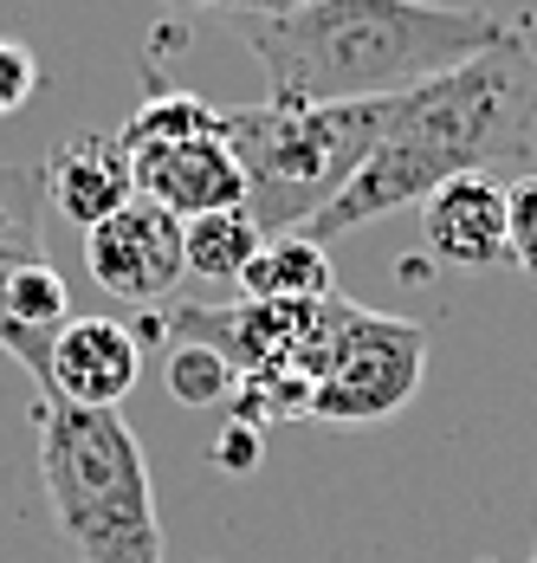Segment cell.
Instances as JSON below:
<instances>
[{
	"mask_svg": "<svg viewBox=\"0 0 537 563\" xmlns=\"http://www.w3.org/2000/svg\"><path fill=\"white\" fill-rule=\"evenodd\" d=\"M33 91H40V58H33V46L0 40V117H13Z\"/></svg>",
	"mask_w": 537,
	"mask_h": 563,
	"instance_id": "obj_17",
	"label": "cell"
},
{
	"mask_svg": "<svg viewBox=\"0 0 537 563\" xmlns=\"http://www.w3.org/2000/svg\"><path fill=\"white\" fill-rule=\"evenodd\" d=\"M220 466H260V421H233L227 441H220Z\"/></svg>",
	"mask_w": 537,
	"mask_h": 563,
	"instance_id": "obj_18",
	"label": "cell"
},
{
	"mask_svg": "<svg viewBox=\"0 0 537 563\" xmlns=\"http://www.w3.org/2000/svg\"><path fill=\"white\" fill-rule=\"evenodd\" d=\"M505 233H512V181L505 175H460L421 201V240L447 266H467V273L498 266L512 253Z\"/></svg>",
	"mask_w": 537,
	"mask_h": 563,
	"instance_id": "obj_10",
	"label": "cell"
},
{
	"mask_svg": "<svg viewBox=\"0 0 537 563\" xmlns=\"http://www.w3.org/2000/svg\"><path fill=\"white\" fill-rule=\"evenodd\" d=\"M395 98L376 104H233L220 117V136L246 175V214L266 240L305 233L343 195V181L376 150L382 117Z\"/></svg>",
	"mask_w": 537,
	"mask_h": 563,
	"instance_id": "obj_4",
	"label": "cell"
},
{
	"mask_svg": "<svg viewBox=\"0 0 537 563\" xmlns=\"http://www.w3.org/2000/svg\"><path fill=\"white\" fill-rule=\"evenodd\" d=\"M85 273L105 285L117 305H143L150 311L188 273V260H182V221L136 195L130 208H117L110 221H98L85 233Z\"/></svg>",
	"mask_w": 537,
	"mask_h": 563,
	"instance_id": "obj_6",
	"label": "cell"
},
{
	"mask_svg": "<svg viewBox=\"0 0 537 563\" xmlns=\"http://www.w3.org/2000/svg\"><path fill=\"white\" fill-rule=\"evenodd\" d=\"M240 298H266V305H324L337 298V273H330V253L305 233H278L260 246V260L246 266Z\"/></svg>",
	"mask_w": 537,
	"mask_h": 563,
	"instance_id": "obj_12",
	"label": "cell"
},
{
	"mask_svg": "<svg viewBox=\"0 0 537 563\" xmlns=\"http://www.w3.org/2000/svg\"><path fill=\"white\" fill-rule=\"evenodd\" d=\"M318 305H266V298H233V305H188V311H168V338L182 343H208L215 356L233 363L240 383H260L278 376L292 363V343L305 338V318Z\"/></svg>",
	"mask_w": 537,
	"mask_h": 563,
	"instance_id": "obj_7",
	"label": "cell"
},
{
	"mask_svg": "<svg viewBox=\"0 0 537 563\" xmlns=\"http://www.w3.org/2000/svg\"><path fill=\"white\" fill-rule=\"evenodd\" d=\"M531 563H537V544H531Z\"/></svg>",
	"mask_w": 537,
	"mask_h": 563,
	"instance_id": "obj_21",
	"label": "cell"
},
{
	"mask_svg": "<svg viewBox=\"0 0 537 563\" xmlns=\"http://www.w3.org/2000/svg\"><path fill=\"white\" fill-rule=\"evenodd\" d=\"M233 389H240V376H233L227 356H215L208 343H175V356H168V395H175L182 408L233 401Z\"/></svg>",
	"mask_w": 537,
	"mask_h": 563,
	"instance_id": "obj_15",
	"label": "cell"
},
{
	"mask_svg": "<svg viewBox=\"0 0 537 563\" xmlns=\"http://www.w3.org/2000/svg\"><path fill=\"white\" fill-rule=\"evenodd\" d=\"M136 195L168 208L175 221H201L220 208H246V175L233 163L227 136H188V143H143L130 150Z\"/></svg>",
	"mask_w": 537,
	"mask_h": 563,
	"instance_id": "obj_8",
	"label": "cell"
},
{
	"mask_svg": "<svg viewBox=\"0 0 537 563\" xmlns=\"http://www.w3.org/2000/svg\"><path fill=\"white\" fill-rule=\"evenodd\" d=\"M143 376V338L117 318H72L46 356V401L117 408Z\"/></svg>",
	"mask_w": 537,
	"mask_h": 563,
	"instance_id": "obj_9",
	"label": "cell"
},
{
	"mask_svg": "<svg viewBox=\"0 0 537 563\" xmlns=\"http://www.w3.org/2000/svg\"><path fill=\"white\" fill-rule=\"evenodd\" d=\"M531 150H537V53L525 46V33H512L505 46L402 91L382 117L376 150L343 181V195L305 227V240L330 246V240L382 221L395 208L428 201L434 188H447L460 175H498L505 163H525Z\"/></svg>",
	"mask_w": 537,
	"mask_h": 563,
	"instance_id": "obj_1",
	"label": "cell"
},
{
	"mask_svg": "<svg viewBox=\"0 0 537 563\" xmlns=\"http://www.w3.org/2000/svg\"><path fill=\"white\" fill-rule=\"evenodd\" d=\"M40 479L65 544L85 563H168L156 486L117 408L40 401Z\"/></svg>",
	"mask_w": 537,
	"mask_h": 563,
	"instance_id": "obj_3",
	"label": "cell"
},
{
	"mask_svg": "<svg viewBox=\"0 0 537 563\" xmlns=\"http://www.w3.org/2000/svg\"><path fill=\"white\" fill-rule=\"evenodd\" d=\"M168 7H208V13H227L233 0H168Z\"/></svg>",
	"mask_w": 537,
	"mask_h": 563,
	"instance_id": "obj_20",
	"label": "cell"
},
{
	"mask_svg": "<svg viewBox=\"0 0 537 563\" xmlns=\"http://www.w3.org/2000/svg\"><path fill=\"white\" fill-rule=\"evenodd\" d=\"M227 33L266 65L272 104H376L505 46L518 26L440 0H311L227 13Z\"/></svg>",
	"mask_w": 537,
	"mask_h": 563,
	"instance_id": "obj_2",
	"label": "cell"
},
{
	"mask_svg": "<svg viewBox=\"0 0 537 563\" xmlns=\"http://www.w3.org/2000/svg\"><path fill=\"white\" fill-rule=\"evenodd\" d=\"M220 117L227 111L208 104V98H195V91H156L117 136H123V150H143V143H188V136H220Z\"/></svg>",
	"mask_w": 537,
	"mask_h": 563,
	"instance_id": "obj_14",
	"label": "cell"
},
{
	"mask_svg": "<svg viewBox=\"0 0 537 563\" xmlns=\"http://www.w3.org/2000/svg\"><path fill=\"white\" fill-rule=\"evenodd\" d=\"M505 260L525 273V279H537V175H518L512 181V233H505Z\"/></svg>",
	"mask_w": 537,
	"mask_h": 563,
	"instance_id": "obj_16",
	"label": "cell"
},
{
	"mask_svg": "<svg viewBox=\"0 0 537 563\" xmlns=\"http://www.w3.org/2000/svg\"><path fill=\"white\" fill-rule=\"evenodd\" d=\"M266 233L246 208H220V214H201V221H182V260L195 279H215V285H240L246 266L260 260Z\"/></svg>",
	"mask_w": 537,
	"mask_h": 563,
	"instance_id": "obj_13",
	"label": "cell"
},
{
	"mask_svg": "<svg viewBox=\"0 0 537 563\" xmlns=\"http://www.w3.org/2000/svg\"><path fill=\"white\" fill-rule=\"evenodd\" d=\"M46 201H53L78 233H91L98 221H110L117 208L136 201V175H130V150L117 130H91L72 136L46 163Z\"/></svg>",
	"mask_w": 537,
	"mask_h": 563,
	"instance_id": "obj_11",
	"label": "cell"
},
{
	"mask_svg": "<svg viewBox=\"0 0 537 563\" xmlns=\"http://www.w3.org/2000/svg\"><path fill=\"white\" fill-rule=\"evenodd\" d=\"M285 7H311V0H233L227 13H285Z\"/></svg>",
	"mask_w": 537,
	"mask_h": 563,
	"instance_id": "obj_19",
	"label": "cell"
},
{
	"mask_svg": "<svg viewBox=\"0 0 537 563\" xmlns=\"http://www.w3.org/2000/svg\"><path fill=\"white\" fill-rule=\"evenodd\" d=\"M428 369V338L408 318H382V311H350L337 356L318 376V389L305 401V415L318 421H388L395 408H408Z\"/></svg>",
	"mask_w": 537,
	"mask_h": 563,
	"instance_id": "obj_5",
	"label": "cell"
}]
</instances>
